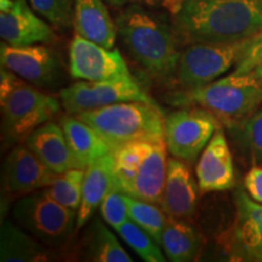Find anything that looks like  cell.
<instances>
[{
    "label": "cell",
    "mask_w": 262,
    "mask_h": 262,
    "mask_svg": "<svg viewBox=\"0 0 262 262\" xmlns=\"http://www.w3.org/2000/svg\"><path fill=\"white\" fill-rule=\"evenodd\" d=\"M179 42H237L262 31V0H181L172 14Z\"/></svg>",
    "instance_id": "cell-1"
},
{
    "label": "cell",
    "mask_w": 262,
    "mask_h": 262,
    "mask_svg": "<svg viewBox=\"0 0 262 262\" xmlns=\"http://www.w3.org/2000/svg\"><path fill=\"white\" fill-rule=\"evenodd\" d=\"M117 32L127 54L158 79L175 75L180 57L179 39L172 25L147 6L131 4L116 18Z\"/></svg>",
    "instance_id": "cell-2"
},
{
    "label": "cell",
    "mask_w": 262,
    "mask_h": 262,
    "mask_svg": "<svg viewBox=\"0 0 262 262\" xmlns=\"http://www.w3.org/2000/svg\"><path fill=\"white\" fill-rule=\"evenodd\" d=\"M111 152L114 186L133 198L159 204L168 166L165 140L135 141Z\"/></svg>",
    "instance_id": "cell-3"
},
{
    "label": "cell",
    "mask_w": 262,
    "mask_h": 262,
    "mask_svg": "<svg viewBox=\"0 0 262 262\" xmlns=\"http://www.w3.org/2000/svg\"><path fill=\"white\" fill-rule=\"evenodd\" d=\"M0 106L3 139L8 143L25 141L61 111L56 98L41 93L34 85L25 83L5 67L0 71Z\"/></svg>",
    "instance_id": "cell-4"
},
{
    "label": "cell",
    "mask_w": 262,
    "mask_h": 262,
    "mask_svg": "<svg viewBox=\"0 0 262 262\" xmlns=\"http://www.w3.org/2000/svg\"><path fill=\"white\" fill-rule=\"evenodd\" d=\"M75 117L94 127L111 150L135 141L164 140V117L155 104L127 101L75 114Z\"/></svg>",
    "instance_id": "cell-5"
},
{
    "label": "cell",
    "mask_w": 262,
    "mask_h": 262,
    "mask_svg": "<svg viewBox=\"0 0 262 262\" xmlns=\"http://www.w3.org/2000/svg\"><path fill=\"white\" fill-rule=\"evenodd\" d=\"M186 101L206 108L229 125L250 116L262 104V81L249 72L232 74L188 90Z\"/></svg>",
    "instance_id": "cell-6"
},
{
    "label": "cell",
    "mask_w": 262,
    "mask_h": 262,
    "mask_svg": "<svg viewBox=\"0 0 262 262\" xmlns=\"http://www.w3.org/2000/svg\"><path fill=\"white\" fill-rule=\"evenodd\" d=\"M78 211L52 199L44 188L22 196L12 208V217L29 234L49 247L67 243L77 229Z\"/></svg>",
    "instance_id": "cell-7"
},
{
    "label": "cell",
    "mask_w": 262,
    "mask_h": 262,
    "mask_svg": "<svg viewBox=\"0 0 262 262\" xmlns=\"http://www.w3.org/2000/svg\"><path fill=\"white\" fill-rule=\"evenodd\" d=\"M247 40L237 42H195L180 52L175 77L186 90L212 83L237 64Z\"/></svg>",
    "instance_id": "cell-8"
},
{
    "label": "cell",
    "mask_w": 262,
    "mask_h": 262,
    "mask_svg": "<svg viewBox=\"0 0 262 262\" xmlns=\"http://www.w3.org/2000/svg\"><path fill=\"white\" fill-rule=\"evenodd\" d=\"M219 129V119L203 107L185 108L164 118V140L173 157L194 163Z\"/></svg>",
    "instance_id": "cell-9"
},
{
    "label": "cell",
    "mask_w": 262,
    "mask_h": 262,
    "mask_svg": "<svg viewBox=\"0 0 262 262\" xmlns=\"http://www.w3.org/2000/svg\"><path fill=\"white\" fill-rule=\"evenodd\" d=\"M60 100L66 112L74 116L127 101H141L158 106L134 79L112 81L81 80L63 88L60 91Z\"/></svg>",
    "instance_id": "cell-10"
},
{
    "label": "cell",
    "mask_w": 262,
    "mask_h": 262,
    "mask_svg": "<svg viewBox=\"0 0 262 262\" xmlns=\"http://www.w3.org/2000/svg\"><path fill=\"white\" fill-rule=\"evenodd\" d=\"M2 67L8 68L27 83L40 89H52L64 80V67L54 50L44 45L12 47L2 42Z\"/></svg>",
    "instance_id": "cell-11"
},
{
    "label": "cell",
    "mask_w": 262,
    "mask_h": 262,
    "mask_svg": "<svg viewBox=\"0 0 262 262\" xmlns=\"http://www.w3.org/2000/svg\"><path fill=\"white\" fill-rule=\"evenodd\" d=\"M70 73L74 79L86 81L134 79L118 49L103 48L79 35L70 45Z\"/></svg>",
    "instance_id": "cell-12"
},
{
    "label": "cell",
    "mask_w": 262,
    "mask_h": 262,
    "mask_svg": "<svg viewBox=\"0 0 262 262\" xmlns=\"http://www.w3.org/2000/svg\"><path fill=\"white\" fill-rule=\"evenodd\" d=\"M235 220L229 235L228 250L233 260L262 262V204L247 191L234 194Z\"/></svg>",
    "instance_id": "cell-13"
},
{
    "label": "cell",
    "mask_w": 262,
    "mask_h": 262,
    "mask_svg": "<svg viewBox=\"0 0 262 262\" xmlns=\"http://www.w3.org/2000/svg\"><path fill=\"white\" fill-rule=\"evenodd\" d=\"M56 175L27 146L18 145L6 157L3 188L10 194H28L47 188Z\"/></svg>",
    "instance_id": "cell-14"
},
{
    "label": "cell",
    "mask_w": 262,
    "mask_h": 262,
    "mask_svg": "<svg viewBox=\"0 0 262 262\" xmlns=\"http://www.w3.org/2000/svg\"><path fill=\"white\" fill-rule=\"evenodd\" d=\"M198 182L193 179L187 163L176 158L168 159L160 208L173 219L191 220L196 211L199 198Z\"/></svg>",
    "instance_id": "cell-15"
},
{
    "label": "cell",
    "mask_w": 262,
    "mask_h": 262,
    "mask_svg": "<svg viewBox=\"0 0 262 262\" xmlns=\"http://www.w3.org/2000/svg\"><path fill=\"white\" fill-rule=\"evenodd\" d=\"M195 176L203 193L222 192L234 187L233 157L220 127L203 149L195 166Z\"/></svg>",
    "instance_id": "cell-16"
},
{
    "label": "cell",
    "mask_w": 262,
    "mask_h": 262,
    "mask_svg": "<svg viewBox=\"0 0 262 262\" xmlns=\"http://www.w3.org/2000/svg\"><path fill=\"white\" fill-rule=\"evenodd\" d=\"M0 37L8 45L26 47L50 42L55 33L32 11L26 0H14L8 9L0 10Z\"/></svg>",
    "instance_id": "cell-17"
},
{
    "label": "cell",
    "mask_w": 262,
    "mask_h": 262,
    "mask_svg": "<svg viewBox=\"0 0 262 262\" xmlns=\"http://www.w3.org/2000/svg\"><path fill=\"white\" fill-rule=\"evenodd\" d=\"M25 145L52 172L62 173L77 168L61 124L51 120L42 124L25 140Z\"/></svg>",
    "instance_id": "cell-18"
},
{
    "label": "cell",
    "mask_w": 262,
    "mask_h": 262,
    "mask_svg": "<svg viewBox=\"0 0 262 262\" xmlns=\"http://www.w3.org/2000/svg\"><path fill=\"white\" fill-rule=\"evenodd\" d=\"M73 28L75 35L113 49L117 26L102 0H74Z\"/></svg>",
    "instance_id": "cell-19"
},
{
    "label": "cell",
    "mask_w": 262,
    "mask_h": 262,
    "mask_svg": "<svg viewBox=\"0 0 262 262\" xmlns=\"http://www.w3.org/2000/svg\"><path fill=\"white\" fill-rule=\"evenodd\" d=\"M114 185L113 156L107 153L85 169L83 196L77 216V229L83 228L102 204L104 196Z\"/></svg>",
    "instance_id": "cell-20"
},
{
    "label": "cell",
    "mask_w": 262,
    "mask_h": 262,
    "mask_svg": "<svg viewBox=\"0 0 262 262\" xmlns=\"http://www.w3.org/2000/svg\"><path fill=\"white\" fill-rule=\"evenodd\" d=\"M61 126L78 169L85 170L91 163L111 152V147L94 127L75 116H66Z\"/></svg>",
    "instance_id": "cell-21"
},
{
    "label": "cell",
    "mask_w": 262,
    "mask_h": 262,
    "mask_svg": "<svg viewBox=\"0 0 262 262\" xmlns=\"http://www.w3.org/2000/svg\"><path fill=\"white\" fill-rule=\"evenodd\" d=\"M51 260V254L44 243L34 239L19 225L10 220L3 221L0 231V261L39 262Z\"/></svg>",
    "instance_id": "cell-22"
},
{
    "label": "cell",
    "mask_w": 262,
    "mask_h": 262,
    "mask_svg": "<svg viewBox=\"0 0 262 262\" xmlns=\"http://www.w3.org/2000/svg\"><path fill=\"white\" fill-rule=\"evenodd\" d=\"M203 238L188 220L169 217L164 226L160 247L168 260L189 262L195 260L202 249Z\"/></svg>",
    "instance_id": "cell-23"
},
{
    "label": "cell",
    "mask_w": 262,
    "mask_h": 262,
    "mask_svg": "<svg viewBox=\"0 0 262 262\" xmlns=\"http://www.w3.org/2000/svg\"><path fill=\"white\" fill-rule=\"evenodd\" d=\"M83 249L86 260L94 262L133 261L116 235L97 217H94L85 232Z\"/></svg>",
    "instance_id": "cell-24"
},
{
    "label": "cell",
    "mask_w": 262,
    "mask_h": 262,
    "mask_svg": "<svg viewBox=\"0 0 262 262\" xmlns=\"http://www.w3.org/2000/svg\"><path fill=\"white\" fill-rule=\"evenodd\" d=\"M235 146L253 163H262V110L229 125Z\"/></svg>",
    "instance_id": "cell-25"
},
{
    "label": "cell",
    "mask_w": 262,
    "mask_h": 262,
    "mask_svg": "<svg viewBox=\"0 0 262 262\" xmlns=\"http://www.w3.org/2000/svg\"><path fill=\"white\" fill-rule=\"evenodd\" d=\"M84 178L85 170L83 169L74 168L67 170L62 173H57L51 185L44 189L60 204L78 211L83 196Z\"/></svg>",
    "instance_id": "cell-26"
},
{
    "label": "cell",
    "mask_w": 262,
    "mask_h": 262,
    "mask_svg": "<svg viewBox=\"0 0 262 262\" xmlns=\"http://www.w3.org/2000/svg\"><path fill=\"white\" fill-rule=\"evenodd\" d=\"M129 219L137 226L143 228L160 245V237L168 215L164 212L159 204L141 201L125 194Z\"/></svg>",
    "instance_id": "cell-27"
},
{
    "label": "cell",
    "mask_w": 262,
    "mask_h": 262,
    "mask_svg": "<svg viewBox=\"0 0 262 262\" xmlns=\"http://www.w3.org/2000/svg\"><path fill=\"white\" fill-rule=\"evenodd\" d=\"M117 233L120 235L129 247L133 249L139 256L146 262H165L166 258L160 250L159 244L147 233L143 228L137 226L130 219L117 229Z\"/></svg>",
    "instance_id": "cell-28"
},
{
    "label": "cell",
    "mask_w": 262,
    "mask_h": 262,
    "mask_svg": "<svg viewBox=\"0 0 262 262\" xmlns=\"http://www.w3.org/2000/svg\"><path fill=\"white\" fill-rule=\"evenodd\" d=\"M35 12L58 29L73 25L74 0H29Z\"/></svg>",
    "instance_id": "cell-29"
},
{
    "label": "cell",
    "mask_w": 262,
    "mask_h": 262,
    "mask_svg": "<svg viewBox=\"0 0 262 262\" xmlns=\"http://www.w3.org/2000/svg\"><path fill=\"white\" fill-rule=\"evenodd\" d=\"M100 212L106 224L117 231L124 222L129 220L125 193L113 185V187L104 196L102 204L100 205Z\"/></svg>",
    "instance_id": "cell-30"
},
{
    "label": "cell",
    "mask_w": 262,
    "mask_h": 262,
    "mask_svg": "<svg viewBox=\"0 0 262 262\" xmlns=\"http://www.w3.org/2000/svg\"><path fill=\"white\" fill-rule=\"evenodd\" d=\"M262 64V31L248 39L243 54L234 66L233 73L244 74Z\"/></svg>",
    "instance_id": "cell-31"
},
{
    "label": "cell",
    "mask_w": 262,
    "mask_h": 262,
    "mask_svg": "<svg viewBox=\"0 0 262 262\" xmlns=\"http://www.w3.org/2000/svg\"><path fill=\"white\" fill-rule=\"evenodd\" d=\"M244 188L251 199L262 204V166H253L244 178Z\"/></svg>",
    "instance_id": "cell-32"
},
{
    "label": "cell",
    "mask_w": 262,
    "mask_h": 262,
    "mask_svg": "<svg viewBox=\"0 0 262 262\" xmlns=\"http://www.w3.org/2000/svg\"><path fill=\"white\" fill-rule=\"evenodd\" d=\"M106 2L113 8H125L131 4H140L147 8H156L163 4V0H106Z\"/></svg>",
    "instance_id": "cell-33"
},
{
    "label": "cell",
    "mask_w": 262,
    "mask_h": 262,
    "mask_svg": "<svg viewBox=\"0 0 262 262\" xmlns=\"http://www.w3.org/2000/svg\"><path fill=\"white\" fill-rule=\"evenodd\" d=\"M180 3H181V0H163V5L171 12V15L178 10Z\"/></svg>",
    "instance_id": "cell-34"
},
{
    "label": "cell",
    "mask_w": 262,
    "mask_h": 262,
    "mask_svg": "<svg viewBox=\"0 0 262 262\" xmlns=\"http://www.w3.org/2000/svg\"><path fill=\"white\" fill-rule=\"evenodd\" d=\"M251 73H253L255 77L257 78V79H260L262 81V64L255 68L254 71H251Z\"/></svg>",
    "instance_id": "cell-35"
}]
</instances>
